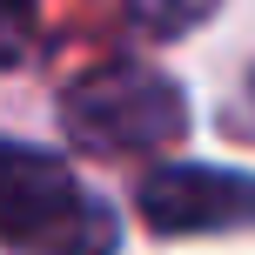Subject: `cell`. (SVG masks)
I'll list each match as a JSON object with an SVG mask.
<instances>
[{
    "instance_id": "cell-6",
    "label": "cell",
    "mask_w": 255,
    "mask_h": 255,
    "mask_svg": "<svg viewBox=\"0 0 255 255\" xmlns=\"http://www.w3.org/2000/svg\"><path fill=\"white\" fill-rule=\"evenodd\" d=\"M229 134L255 141V67L242 74V88H235V101H229Z\"/></svg>"
},
{
    "instance_id": "cell-3",
    "label": "cell",
    "mask_w": 255,
    "mask_h": 255,
    "mask_svg": "<svg viewBox=\"0 0 255 255\" xmlns=\"http://www.w3.org/2000/svg\"><path fill=\"white\" fill-rule=\"evenodd\" d=\"M134 208L154 235H235L255 229V175L208 161H161L141 175Z\"/></svg>"
},
{
    "instance_id": "cell-4",
    "label": "cell",
    "mask_w": 255,
    "mask_h": 255,
    "mask_svg": "<svg viewBox=\"0 0 255 255\" xmlns=\"http://www.w3.org/2000/svg\"><path fill=\"white\" fill-rule=\"evenodd\" d=\"M215 7L222 0H128V20H134V34H148V40H181Z\"/></svg>"
},
{
    "instance_id": "cell-1",
    "label": "cell",
    "mask_w": 255,
    "mask_h": 255,
    "mask_svg": "<svg viewBox=\"0 0 255 255\" xmlns=\"http://www.w3.org/2000/svg\"><path fill=\"white\" fill-rule=\"evenodd\" d=\"M0 249L13 255H115V208L81 188L61 154L0 134Z\"/></svg>"
},
{
    "instance_id": "cell-5",
    "label": "cell",
    "mask_w": 255,
    "mask_h": 255,
    "mask_svg": "<svg viewBox=\"0 0 255 255\" xmlns=\"http://www.w3.org/2000/svg\"><path fill=\"white\" fill-rule=\"evenodd\" d=\"M40 27V0H0V67H20Z\"/></svg>"
},
{
    "instance_id": "cell-2",
    "label": "cell",
    "mask_w": 255,
    "mask_h": 255,
    "mask_svg": "<svg viewBox=\"0 0 255 255\" xmlns=\"http://www.w3.org/2000/svg\"><path fill=\"white\" fill-rule=\"evenodd\" d=\"M61 128L88 154H161L188 134V94L154 61H101L67 81Z\"/></svg>"
}]
</instances>
